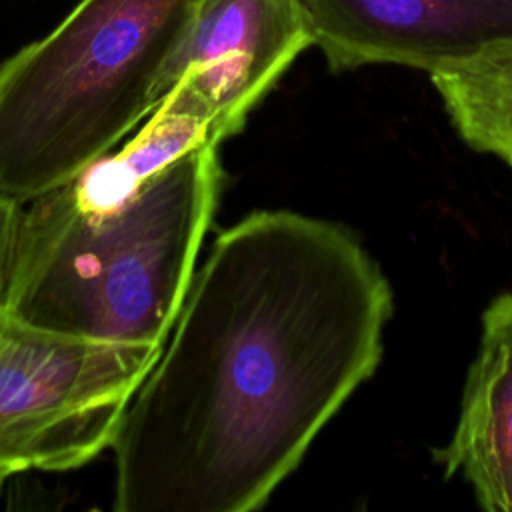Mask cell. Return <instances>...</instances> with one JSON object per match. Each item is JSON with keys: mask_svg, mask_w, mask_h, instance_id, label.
I'll return each mask as SVG.
<instances>
[{"mask_svg": "<svg viewBox=\"0 0 512 512\" xmlns=\"http://www.w3.org/2000/svg\"><path fill=\"white\" fill-rule=\"evenodd\" d=\"M218 146L192 148L108 206L68 184L22 204L6 312L54 332L164 346L212 222Z\"/></svg>", "mask_w": 512, "mask_h": 512, "instance_id": "7a4b0ae2", "label": "cell"}, {"mask_svg": "<svg viewBox=\"0 0 512 512\" xmlns=\"http://www.w3.org/2000/svg\"><path fill=\"white\" fill-rule=\"evenodd\" d=\"M510 166H512V162H510Z\"/></svg>", "mask_w": 512, "mask_h": 512, "instance_id": "7c38bea8", "label": "cell"}, {"mask_svg": "<svg viewBox=\"0 0 512 512\" xmlns=\"http://www.w3.org/2000/svg\"><path fill=\"white\" fill-rule=\"evenodd\" d=\"M220 142L204 104L186 84L176 82L122 150L106 154L68 186L80 202L108 206L134 192L180 154Z\"/></svg>", "mask_w": 512, "mask_h": 512, "instance_id": "ba28073f", "label": "cell"}, {"mask_svg": "<svg viewBox=\"0 0 512 512\" xmlns=\"http://www.w3.org/2000/svg\"><path fill=\"white\" fill-rule=\"evenodd\" d=\"M310 46L300 0H192L168 86L186 84L224 140Z\"/></svg>", "mask_w": 512, "mask_h": 512, "instance_id": "5b68a950", "label": "cell"}, {"mask_svg": "<svg viewBox=\"0 0 512 512\" xmlns=\"http://www.w3.org/2000/svg\"><path fill=\"white\" fill-rule=\"evenodd\" d=\"M20 210H22V204H16L0 196V314L6 310V300H8L12 252H14Z\"/></svg>", "mask_w": 512, "mask_h": 512, "instance_id": "30bf717a", "label": "cell"}, {"mask_svg": "<svg viewBox=\"0 0 512 512\" xmlns=\"http://www.w3.org/2000/svg\"><path fill=\"white\" fill-rule=\"evenodd\" d=\"M192 0H80L0 64V196L76 180L170 92Z\"/></svg>", "mask_w": 512, "mask_h": 512, "instance_id": "3957f363", "label": "cell"}, {"mask_svg": "<svg viewBox=\"0 0 512 512\" xmlns=\"http://www.w3.org/2000/svg\"><path fill=\"white\" fill-rule=\"evenodd\" d=\"M392 290L342 226L222 230L118 428L114 510L250 512L382 358Z\"/></svg>", "mask_w": 512, "mask_h": 512, "instance_id": "6da1fadb", "label": "cell"}, {"mask_svg": "<svg viewBox=\"0 0 512 512\" xmlns=\"http://www.w3.org/2000/svg\"><path fill=\"white\" fill-rule=\"evenodd\" d=\"M6 478H8V476H6V474H2V472H0V488H2V484H4V482H6Z\"/></svg>", "mask_w": 512, "mask_h": 512, "instance_id": "8fae6325", "label": "cell"}, {"mask_svg": "<svg viewBox=\"0 0 512 512\" xmlns=\"http://www.w3.org/2000/svg\"><path fill=\"white\" fill-rule=\"evenodd\" d=\"M434 458L448 478H464L484 510L512 512V294L482 316L456 428Z\"/></svg>", "mask_w": 512, "mask_h": 512, "instance_id": "52a82bcc", "label": "cell"}, {"mask_svg": "<svg viewBox=\"0 0 512 512\" xmlns=\"http://www.w3.org/2000/svg\"><path fill=\"white\" fill-rule=\"evenodd\" d=\"M458 134L512 162V40L430 72Z\"/></svg>", "mask_w": 512, "mask_h": 512, "instance_id": "9c48e42d", "label": "cell"}, {"mask_svg": "<svg viewBox=\"0 0 512 512\" xmlns=\"http://www.w3.org/2000/svg\"><path fill=\"white\" fill-rule=\"evenodd\" d=\"M332 72L398 64L428 74L512 40V0H300Z\"/></svg>", "mask_w": 512, "mask_h": 512, "instance_id": "8992f818", "label": "cell"}, {"mask_svg": "<svg viewBox=\"0 0 512 512\" xmlns=\"http://www.w3.org/2000/svg\"><path fill=\"white\" fill-rule=\"evenodd\" d=\"M162 346L96 340L0 314V472L70 470L112 448Z\"/></svg>", "mask_w": 512, "mask_h": 512, "instance_id": "277c9868", "label": "cell"}]
</instances>
